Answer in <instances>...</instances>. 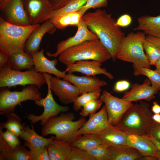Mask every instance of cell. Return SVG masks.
<instances>
[{"mask_svg": "<svg viewBox=\"0 0 160 160\" xmlns=\"http://www.w3.org/2000/svg\"><path fill=\"white\" fill-rule=\"evenodd\" d=\"M7 118L5 122H1L0 129H6L19 137L24 129V126L21 123L20 117L14 112L6 116Z\"/></svg>", "mask_w": 160, "mask_h": 160, "instance_id": "31", "label": "cell"}, {"mask_svg": "<svg viewBox=\"0 0 160 160\" xmlns=\"http://www.w3.org/2000/svg\"><path fill=\"white\" fill-rule=\"evenodd\" d=\"M108 0H88L86 3L79 9L84 13L91 9L100 8L107 5Z\"/></svg>", "mask_w": 160, "mask_h": 160, "instance_id": "41", "label": "cell"}, {"mask_svg": "<svg viewBox=\"0 0 160 160\" xmlns=\"http://www.w3.org/2000/svg\"><path fill=\"white\" fill-rule=\"evenodd\" d=\"M102 65V63L95 60H81L66 65V68L68 73L79 72L89 76L102 74L111 80L113 79V75L106 68L101 67Z\"/></svg>", "mask_w": 160, "mask_h": 160, "instance_id": "16", "label": "cell"}, {"mask_svg": "<svg viewBox=\"0 0 160 160\" xmlns=\"http://www.w3.org/2000/svg\"><path fill=\"white\" fill-rule=\"evenodd\" d=\"M100 99L105 104L109 124L114 126L120 123L125 113L133 104L132 102L114 96L106 90L102 92Z\"/></svg>", "mask_w": 160, "mask_h": 160, "instance_id": "10", "label": "cell"}, {"mask_svg": "<svg viewBox=\"0 0 160 160\" xmlns=\"http://www.w3.org/2000/svg\"><path fill=\"white\" fill-rule=\"evenodd\" d=\"M130 86V83L126 80H119L115 83L113 90L116 92H121L127 90Z\"/></svg>", "mask_w": 160, "mask_h": 160, "instance_id": "43", "label": "cell"}, {"mask_svg": "<svg viewBox=\"0 0 160 160\" xmlns=\"http://www.w3.org/2000/svg\"><path fill=\"white\" fill-rule=\"evenodd\" d=\"M75 119L74 113L71 112L50 117L42 127L41 135L52 134L55 136L54 139L70 143L81 135L78 130L86 121L82 116L76 121H73Z\"/></svg>", "mask_w": 160, "mask_h": 160, "instance_id": "3", "label": "cell"}, {"mask_svg": "<svg viewBox=\"0 0 160 160\" xmlns=\"http://www.w3.org/2000/svg\"><path fill=\"white\" fill-rule=\"evenodd\" d=\"M101 91L84 93L78 96L73 103V109L77 111L87 102L100 98Z\"/></svg>", "mask_w": 160, "mask_h": 160, "instance_id": "34", "label": "cell"}, {"mask_svg": "<svg viewBox=\"0 0 160 160\" xmlns=\"http://www.w3.org/2000/svg\"><path fill=\"white\" fill-rule=\"evenodd\" d=\"M44 49L31 55L34 64V70L37 72L47 73L55 75L56 77L63 79L68 69L66 68L64 71H61L56 67L57 60L56 59L51 60H48L44 55Z\"/></svg>", "mask_w": 160, "mask_h": 160, "instance_id": "19", "label": "cell"}, {"mask_svg": "<svg viewBox=\"0 0 160 160\" xmlns=\"http://www.w3.org/2000/svg\"><path fill=\"white\" fill-rule=\"evenodd\" d=\"M108 160H142L143 156L137 149L129 145L108 147Z\"/></svg>", "mask_w": 160, "mask_h": 160, "instance_id": "24", "label": "cell"}, {"mask_svg": "<svg viewBox=\"0 0 160 160\" xmlns=\"http://www.w3.org/2000/svg\"><path fill=\"white\" fill-rule=\"evenodd\" d=\"M153 115L149 104L140 100L139 103L132 104L115 126L128 135H147L149 134L154 122Z\"/></svg>", "mask_w": 160, "mask_h": 160, "instance_id": "2", "label": "cell"}, {"mask_svg": "<svg viewBox=\"0 0 160 160\" xmlns=\"http://www.w3.org/2000/svg\"><path fill=\"white\" fill-rule=\"evenodd\" d=\"M159 94H160V90L159 91Z\"/></svg>", "mask_w": 160, "mask_h": 160, "instance_id": "55", "label": "cell"}, {"mask_svg": "<svg viewBox=\"0 0 160 160\" xmlns=\"http://www.w3.org/2000/svg\"><path fill=\"white\" fill-rule=\"evenodd\" d=\"M99 137L95 134L81 135L70 143L71 146L88 151L96 146L102 144Z\"/></svg>", "mask_w": 160, "mask_h": 160, "instance_id": "30", "label": "cell"}, {"mask_svg": "<svg viewBox=\"0 0 160 160\" xmlns=\"http://www.w3.org/2000/svg\"><path fill=\"white\" fill-rule=\"evenodd\" d=\"M69 160H94L87 151L71 146Z\"/></svg>", "mask_w": 160, "mask_h": 160, "instance_id": "40", "label": "cell"}, {"mask_svg": "<svg viewBox=\"0 0 160 160\" xmlns=\"http://www.w3.org/2000/svg\"><path fill=\"white\" fill-rule=\"evenodd\" d=\"M54 11L61 8L67 5L71 0H50Z\"/></svg>", "mask_w": 160, "mask_h": 160, "instance_id": "44", "label": "cell"}, {"mask_svg": "<svg viewBox=\"0 0 160 160\" xmlns=\"http://www.w3.org/2000/svg\"><path fill=\"white\" fill-rule=\"evenodd\" d=\"M129 146L138 150L143 156H155L158 151L153 142L143 136L135 134L128 135Z\"/></svg>", "mask_w": 160, "mask_h": 160, "instance_id": "25", "label": "cell"}, {"mask_svg": "<svg viewBox=\"0 0 160 160\" xmlns=\"http://www.w3.org/2000/svg\"><path fill=\"white\" fill-rule=\"evenodd\" d=\"M159 96H160V94H159Z\"/></svg>", "mask_w": 160, "mask_h": 160, "instance_id": "56", "label": "cell"}, {"mask_svg": "<svg viewBox=\"0 0 160 160\" xmlns=\"http://www.w3.org/2000/svg\"><path fill=\"white\" fill-rule=\"evenodd\" d=\"M0 160H30L29 151L21 144L13 147L0 137Z\"/></svg>", "mask_w": 160, "mask_h": 160, "instance_id": "22", "label": "cell"}, {"mask_svg": "<svg viewBox=\"0 0 160 160\" xmlns=\"http://www.w3.org/2000/svg\"><path fill=\"white\" fill-rule=\"evenodd\" d=\"M111 125L109 122L105 105L98 112L90 114L89 119L78 130L80 135L97 134Z\"/></svg>", "mask_w": 160, "mask_h": 160, "instance_id": "18", "label": "cell"}, {"mask_svg": "<svg viewBox=\"0 0 160 160\" xmlns=\"http://www.w3.org/2000/svg\"><path fill=\"white\" fill-rule=\"evenodd\" d=\"M31 128L28 125L24 126V129L19 137L25 140L30 146L35 147L46 146L54 139L55 136L52 135L49 138H46L38 135L34 129V126L31 124Z\"/></svg>", "mask_w": 160, "mask_h": 160, "instance_id": "27", "label": "cell"}, {"mask_svg": "<svg viewBox=\"0 0 160 160\" xmlns=\"http://www.w3.org/2000/svg\"><path fill=\"white\" fill-rule=\"evenodd\" d=\"M46 147L49 160H69L71 149L70 143L54 139Z\"/></svg>", "mask_w": 160, "mask_h": 160, "instance_id": "26", "label": "cell"}, {"mask_svg": "<svg viewBox=\"0 0 160 160\" xmlns=\"http://www.w3.org/2000/svg\"><path fill=\"white\" fill-rule=\"evenodd\" d=\"M56 28L49 20L43 23L29 36L25 44L24 51L30 55L39 51L40 43L44 35L47 33L53 34Z\"/></svg>", "mask_w": 160, "mask_h": 160, "instance_id": "20", "label": "cell"}, {"mask_svg": "<svg viewBox=\"0 0 160 160\" xmlns=\"http://www.w3.org/2000/svg\"><path fill=\"white\" fill-rule=\"evenodd\" d=\"M149 134L160 141V124L154 122Z\"/></svg>", "mask_w": 160, "mask_h": 160, "instance_id": "45", "label": "cell"}, {"mask_svg": "<svg viewBox=\"0 0 160 160\" xmlns=\"http://www.w3.org/2000/svg\"><path fill=\"white\" fill-rule=\"evenodd\" d=\"M80 9L78 11L52 16L49 20L57 28L63 29L69 26L77 27L84 14Z\"/></svg>", "mask_w": 160, "mask_h": 160, "instance_id": "29", "label": "cell"}, {"mask_svg": "<svg viewBox=\"0 0 160 160\" xmlns=\"http://www.w3.org/2000/svg\"><path fill=\"white\" fill-rule=\"evenodd\" d=\"M12 0H0V8L3 10Z\"/></svg>", "mask_w": 160, "mask_h": 160, "instance_id": "50", "label": "cell"}, {"mask_svg": "<svg viewBox=\"0 0 160 160\" xmlns=\"http://www.w3.org/2000/svg\"><path fill=\"white\" fill-rule=\"evenodd\" d=\"M132 18L128 14H125L120 16L116 21V25L119 27L125 28L129 26L132 23Z\"/></svg>", "mask_w": 160, "mask_h": 160, "instance_id": "42", "label": "cell"}, {"mask_svg": "<svg viewBox=\"0 0 160 160\" xmlns=\"http://www.w3.org/2000/svg\"><path fill=\"white\" fill-rule=\"evenodd\" d=\"M2 10L4 13V19L8 23L22 26L31 25L22 0H12Z\"/></svg>", "mask_w": 160, "mask_h": 160, "instance_id": "17", "label": "cell"}, {"mask_svg": "<svg viewBox=\"0 0 160 160\" xmlns=\"http://www.w3.org/2000/svg\"><path fill=\"white\" fill-rule=\"evenodd\" d=\"M146 39L160 46V38L147 35L146 36Z\"/></svg>", "mask_w": 160, "mask_h": 160, "instance_id": "49", "label": "cell"}, {"mask_svg": "<svg viewBox=\"0 0 160 160\" xmlns=\"http://www.w3.org/2000/svg\"><path fill=\"white\" fill-rule=\"evenodd\" d=\"M87 152L94 160H108L110 153L108 147L103 143Z\"/></svg>", "mask_w": 160, "mask_h": 160, "instance_id": "37", "label": "cell"}, {"mask_svg": "<svg viewBox=\"0 0 160 160\" xmlns=\"http://www.w3.org/2000/svg\"><path fill=\"white\" fill-rule=\"evenodd\" d=\"M77 27V30L74 36L59 42L57 45L55 52L51 53L47 52V55L49 57H56L62 52L69 48L85 41L99 39L95 34L89 30L82 17Z\"/></svg>", "mask_w": 160, "mask_h": 160, "instance_id": "12", "label": "cell"}, {"mask_svg": "<svg viewBox=\"0 0 160 160\" xmlns=\"http://www.w3.org/2000/svg\"><path fill=\"white\" fill-rule=\"evenodd\" d=\"M2 130L0 129V137L9 145L12 147H15L21 144L18 137L7 129L4 132Z\"/></svg>", "mask_w": 160, "mask_h": 160, "instance_id": "39", "label": "cell"}, {"mask_svg": "<svg viewBox=\"0 0 160 160\" xmlns=\"http://www.w3.org/2000/svg\"><path fill=\"white\" fill-rule=\"evenodd\" d=\"M39 24L27 26L15 25L0 18V51L7 56L24 51L25 43L29 36Z\"/></svg>", "mask_w": 160, "mask_h": 160, "instance_id": "5", "label": "cell"}, {"mask_svg": "<svg viewBox=\"0 0 160 160\" xmlns=\"http://www.w3.org/2000/svg\"><path fill=\"white\" fill-rule=\"evenodd\" d=\"M151 85L148 78L144 80L142 84H133L131 85L130 90L125 92L122 98L132 102L142 100L150 102L159 91Z\"/></svg>", "mask_w": 160, "mask_h": 160, "instance_id": "15", "label": "cell"}, {"mask_svg": "<svg viewBox=\"0 0 160 160\" xmlns=\"http://www.w3.org/2000/svg\"><path fill=\"white\" fill-rule=\"evenodd\" d=\"M96 135L100 138L103 144L108 147L129 146L128 135L111 124Z\"/></svg>", "mask_w": 160, "mask_h": 160, "instance_id": "21", "label": "cell"}, {"mask_svg": "<svg viewBox=\"0 0 160 160\" xmlns=\"http://www.w3.org/2000/svg\"><path fill=\"white\" fill-rule=\"evenodd\" d=\"M45 77L48 88L47 93L46 97L39 100L34 101L35 104L40 107H43V113L39 116H36L33 113H30L27 115L28 120L31 124H33L40 121V125H44L48 120L51 117L57 116L61 112L65 113L69 110V108L66 106H61L57 104L54 100L50 88L49 74L43 73Z\"/></svg>", "mask_w": 160, "mask_h": 160, "instance_id": "9", "label": "cell"}, {"mask_svg": "<svg viewBox=\"0 0 160 160\" xmlns=\"http://www.w3.org/2000/svg\"><path fill=\"white\" fill-rule=\"evenodd\" d=\"M133 74L135 76L140 75L146 76L150 80L151 86L160 90V73L156 70L133 64Z\"/></svg>", "mask_w": 160, "mask_h": 160, "instance_id": "32", "label": "cell"}, {"mask_svg": "<svg viewBox=\"0 0 160 160\" xmlns=\"http://www.w3.org/2000/svg\"><path fill=\"white\" fill-rule=\"evenodd\" d=\"M45 84L46 81L43 74L34 70L15 71L11 68L7 64L0 70V88L34 84L40 89Z\"/></svg>", "mask_w": 160, "mask_h": 160, "instance_id": "8", "label": "cell"}, {"mask_svg": "<svg viewBox=\"0 0 160 160\" xmlns=\"http://www.w3.org/2000/svg\"><path fill=\"white\" fill-rule=\"evenodd\" d=\"M82 18L88 28L95 34L107 49L113 61L116 60L121 40L124 34L111 14L105 10L98 9L93 12L85 13Z\"/></svg>", "mask_w": 160, "mask_h": 160, "instance_id": "1", "label": "cell"}, {"mask_svg": "<svg viewBox=\"0 0 160 160\" xmlns=\"http://www.w3.org/2000/svg\"><path fill=\"white\" fill-rule=\"evenodd\" d=\"M156 70L160 73V58L157 61L156 65Z\"/></svg>", "mask_w": 160, "mask_h": 160, "instance_id": "53", "label": "cell"}, {"mask_svg": "<svg viewBox=\"0 0 160 160\" xmlns=\"http://www.w3.org/2000/svg\"><path fill=\"white\" fill-rule=\"evenodd\" d=\"M7 64L11 68L15 71L34 70V64L31 55L24 51L16 52L8 56Z\"/></svg>", "mask_w": 160, "mask_h": 160, "instance_id": "28", "label": "cell"}, {"mask_svg": "<svg viewBox=\"0 0 160 160\" xmlns=\"http://www.w3.org/2000/svg\"><path fill=\"white\" fill-rule=\"evenodd\" d=\"M155 157L156 158L157 160H160V151L158 150L156 153Z\"/></svg>", "mask_w": 160, "mask_h": 160, "instance_id": "54", "label": "cell"}, {"mask_svg": "<svg viewBox=\"0 0 160 160\" xmlns=\"http://www.w3.org/2000/svg\"><path fill=\"white\" fill-rule=\"evenodd\" d=\"M142 160H157L155 156H143Z\"/></svg>", "mask_w": 160, "mask_h": 160, "instance_id": "52", "label": "cell"}, {"mask_svg": "<svg viewBox=\"0 0 160 160\" xmlns=\"http://www.w3.org/2000/svg\"><path fill=\"white\" fill-rule=\"evenodd\" d=\"M51 89L64 104L73 103L80 94L77 87L68 81L49 75Z\"/></svg>", "mask_w": 160, "mask_h": 160, "instance_id": "13", "label": "cell"}, {"mask_svg": "<svg viewBox=\"0 0 160 160\" xmlns=\"http://www.w3.org/2000/svg\"><path fill=\"white\" fill-rule=\"evenodd\" d=\"M138 25L134 29L141 31L147 35L160 38V15H145L138 17Z\"/></svg>", "mask_w": 160, "mask_h": 160, "instance_id": "23", "label": "cell"}, {"mask_svg": "<svg viewBox=\"0 0 160 160\" xmlns=\"http://www.w3.org/2000/svg\"><path fill=\"white\" fill-rule=\"evenodd\" d=\"M151 111L154 114H160V105L156 101L153 102L151 107Z\"/></svg>", "mask_w": 160, "mask_h": 160, "instance_id": "48", "label": "cell"}, {"mask_svg": "<svg viewBox=\"0 0 160 160\" xmlns=\"http://www.w3.org/2000/svg\"><path fill=\"white\" fill-rule=\"evenodd\" d=\"M39 88L34 84H30L23 88L21 91H10L6 87L0 90V114L5 116L14 112L16 106L27 100L35 101L42 97Z\"/></svg>", "mask_w": 160, "mask_h": 160, "instance_id": "7", "label": "cell"}, {"mask_svg": "<svg viewBox=\"0 0 160 160\" xmlns=\"http://www.w3.org/2000/svg\"><path fill=\"white\" fill-rule=\"evenodd\" d=\"M62 79L76 86L80 95L88 92L101 91V87L107 85L106 81L94 76H78L72 73H68Z\"/></svg>", "mask_w": 160, "mask_h": 160, "instance_id": "14", "label": "cell"}, {"mask_svg": "<svg viewBox=\"0 0 160 160\" xmlns=\"http://www.w3.org/2000/svg\"><path fill=\"white\" fill-rule=\"evenodd\" d=\"M142 136H143L151 140L157 148L158 150L160 151V140L156 139L151 134Z\"/></svg>", "mask_w": 160, "mask_h": 160, "instance_id": "47", "label": "cell"}, {"mask_svg": "<svg viewBox=\"0 0 160 160\" xmlns=\"http://www.w3.org/2000/svg\"><path fill=\"white\" fill-rule=\"evenodd\" d=\"M111 59L110 54L99 39L85 41L69 48L58 57V60L66 66L81 60H95L102 63Z\"/></svg>", "mask_w": 160, "mask_h": 160, "instance_id": "4", "label": "cell"}, {"mask_svg": "<svg viewBox=\"0 0 160 160\" xmlns=\"http://www.w3.org/2000/svg\"><path fill=\"white\" fill-rule=\"evenodd\" d=\"M146 34L141 31L131 32L123 38L121 42L116 59L150 68V65L144 52L143 43Z\"/></svg>", "mask_w": 160, "mask_h": 160, "instance_id": "6", "label": "cell"}, {"mask_svg": "<svg viewBox=\"0 0 160 160\" xmlns=\"http://www.w3.org/2000/svg\"><path fill=\"white\" fill-rule=\"evenodd\" d=\"M8 60V56L0 51V70L7 65Z\"/></svg>", "mask_w": 160, "mask_h": 160, "instance_id": "46", "label": "cell"}, {"mask_svg": "<svg viewBox=\"0 0 160 160\" xmlns=\"http://www.w3.org/2000/svg\"><path fill=\"white\" fill-rule=\"evenodd\" d=\"M152 118L154 122L160 124V114H154L153 115Z\"/></svg>", "mask_w": 160, "mask_h": 160, "instance_id": "51", "label": "cell"}, {"mask_svg": "<svg viewBox=\"0 0 160 160\" xmlns=\"http://www.w3.org/2000/svg\"><path fill=\"white\" fill-rule=\"evenodd\" d=\"M31 25L49 20L54 10L50 0H22Z\"/></svg>", "mask_w": 160, "mask_h": 160, "instance_id": "11", "label": "cell"}, {"mask_svg": "<svg viewBox=\"0 0 160 160\" xmlns=\"http://www.w3.org/2000/svg\"><path fill=\"white\" fill-rule=\"evenodd\" d=\"M145 55L151 65H156L160 58V46L147 40L143 43Z\"/></svg>", "mask_w": 160, "mask_h": 160, "instance_id": "33", "label": "cell"}, {"mask_svg": "<svg viewBox=\"0 0 160 160\" xmlns=\"http://www.w3.org/2000/svg\"><path fill=\"white\" fill-rule=\"evenodd\" d=\"M24 145L30 149V160H49V156L46 146L35 147L30 146L25 141Z\"/></svg>", "mask_w": 160, "mask_h": 160, "instance_id": "35", "label": "cell"}, {"mask_svg": "<svg viewBox=\"0 0 160 160\" xmlns=\"http://www.w3.org/2000/svg\"><path fill=\"white\" fill-rule=\"evenodd\" d=\"M88 0H71L61 8L54 11L53 16L61 15L79 10Z\"/></svg>", "mask_w": 160, "mask_h": 160, "instance_id": "36", "label": "cell"}, {"mask_svg": "<svg viewBox=\"0 0 160 160\" xmlns=\"http://www.w3.org/2000/svg\"><path fill=\"white\" fill-rule=\"evenodd\" d=\"M100 99L92 100L85 104L83 106L80 114L83 117H85L90 114L95 113L100 107L103 103Z\"/></svg>", "mask_w": 160, "mask_h": 160, "instance_id": "38", "label": "cell"}]
</instances>
